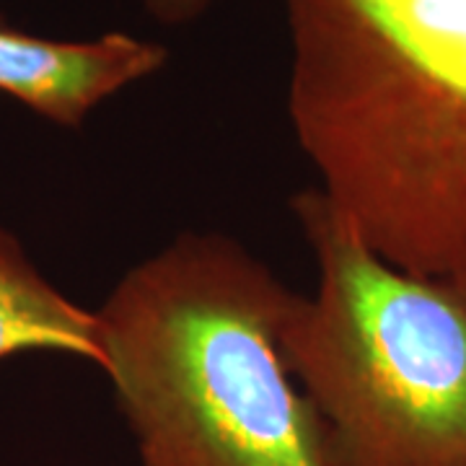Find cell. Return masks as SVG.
<instances>
[{
  "label": "cell",
  "mask_w": 466,
  "mask_h": 466,
  "mask_svg": "<svg viewBox=\"0 0 466 466\" xmlns=\"http://www.w3.org/2000/svg\"><path fill=\"white\" fill-rule=\"evenodd\" d=\"M293 213L317 285L293 290L280 342L332 466H466L464 290L383 262L317 187Z\"/></svg>",
  "instance_id": "cell-3"
},
{
  "label": "cell",
  "mask_w": 466,
  "mask_h": 466,
  "mask_svg": "<svg viewBox=\"0 0 466 466\" xmlns=\"http://www.w3.org/2000/svg\"><path fill=\"white\" fill-rule=\"evenodd\" d=\"M148 16L164 26H187L208 11L210 0H135Z\"/></svg>",
  "instance_id": "cell-6"
},
{
  "label": "cell",
  "mask_w": 466,
  "mask_h": 466,
  "mask_svg": "<svg viewBox=\"0 0 466 466\" xmlns=\"http://www.w3.org/2000/svg\"><path fill=\"white\" fill-rule=\"evenodd\" d=\"M288 116L383 262L466 293V0H283Z\"/></svg>",
  "instance_id": "cell-1"
},
{
  "label": "cell",
  "mask_w": 466,
  "mask_h": 466,
  "mask_svg": "<svg viewBox=\"0 0 466 466\" xmlns=\"http://www.w3.org/2000/svg\"><path fill=\"white\" fill-rule=\"evenodd\" d=\"M32 350L66 352L104 368L99 314L52 288L0 231V360Z\"/></svg>",
  "instance_id": "cell-5"
},
{
  "label": "cell",
  "mask_w": 466,
  "mask_h": 466,
  "mask_svg": "<svg viewBox=\"0 0 466 466\" xmlns=\"http://www.w3.org/2000/svg\"><path fill=\"white\" fill-rule=\"evenodd\" d=\"M150 39L109 32L86 42L47 39L0 24V94L63 127H81L101 101L167 66Z\"/></svg>",
  "instance_id": "cell-4"
},
{
  "label": "cell",
  "mask_w": 466,
  "mask_h": 466,
  "mask_svg": "<svg viewBox=\"0 0 466 466\" xmlns=\"http://www.w3.org/2000/svg\"><path fill=\"white\" fill-rule=\"evenodd\" d=\"M293 290L223 233H182L99 311L104 373L143 466H332L285 363Z\"/></svg>",
  "instance_id": "cell-2"
}]
</instances>
